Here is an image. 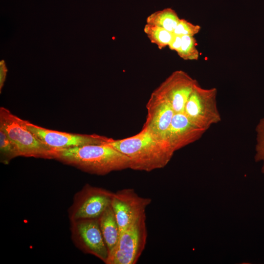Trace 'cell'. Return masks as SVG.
<instances>
[{
	"label": "cell",
	"instance_id": "3",
	"mask_svg": "<svg viewBox=\"0 0 264 264\" xmlns=\"http://www.w3.org/2000/svg\"><path fill=\"white\" fill-rule=\"evenodd\" d=\"M0 129L15 144L20 156L54 159V151L41 142L9 110L0 108Z\"/></svg>",
	"mask_w": 264,
	"mask_h": 264
},
{
	"label": "cell",
	"instance_id": "9",
	"mask_svg": "<svg viewBox=\"0 0 264 264\" xmlns=\"http://www.w3.org/2000/svg\"><path fill=\"white\" fill-rule=\"evenodd\" d=\"M151 201L150 198L139 196L132 188H125L114 193L111 206L120 232L145 214Z\"/></svg>",
	"mask_w": 264,
	"mask_h": 264
},
{
	"label": "cell",
	"instance_id": "7",
	"mask_svg": "<svg viewBox=\"0 0 264 264\" xmlns=\"http://www.w3.org/2000/svg\"><path fill=\"white\" fill-rule=\"evenodd\" d=\"M70 222L71 238L76 247L106 264L109 252L100 230L99 218Z\"/></svg>",
	"mask_w": 264,
	"mask_h": 264
},
{
	"label": "cell",
	"instance_id": "15",
	"mask_svg": "<svg viewBox=\"0 0 264 264\" xmlns=\"http://www.w3.org/2000/svg\"><path fill=\"white\" fill-rule=\"evenodd\" d=\"M144 32L151 42L155 44L159 49L168 46L173 36V33L164 28L146 23Z\"/></svg>",
	"mask_w": 264,
	"mask_h": 264
},
{
	"label": "cell",
	"instance_id": "14",
	"mask_svg": "<svg viewBox=\"0 0 264 264\" xmlns=\"http://www.w3.org/2000/svg\"><path fill=\"white\" fill-rule=\"evenodd\" d=\"M180 20L174 10L167 8L150 15L147 18L146 22L173 32Z\"/></svg>",
	"mask_w": 264,
	"mask_h": 264
},
{
	"label": "cell",
	"instance_id": "16",
	"mask_svg": "<svg viewBox=\"0 0 264 264\" xmlns=\"http://www.w3.org/2000/svg\"><path fill=\"white\" fill-rule=\"evenodd\" d=\"M0 162L8 164L16 157L19 156V151L7 134L0 129Z\"/></svg>",
	"mask_w": 264,
	"mask_h": 264
},
{
	"label": "cell",
	"instance_id": "8",
	"mask_svg": "<svg viewBox=\"0 0 264 264\" xmlns=\"http://www.w3.org/2000/svg\"><path fill=\"white\" fill-rule=\"evenodd\" d=\"M22 123L53 150L90 144H105L112 138L95 134H82L51 130L20 118Z\"/></svg>",
	"mask_w": 264,
	"mask_h": 264
},
{
	"label": "cell",
	"instance_id": "6",
	"mask_svg": "<svg viewBox=\"0 0 264 264\" xmlns=\"http://www.w3.org/2000/svg\"><path fill=\"white\" fill-rule=\"evenodd\" d=\"M114 193L86 184L74 195L68 210L70 221L98 218L111 205Z\"/></svg>",
	"mask_w": 264,
	"mask_h": 264
},
{
	"label": "cell",
	"instance_id": "17",
	"mask_svg": "<svg viewBox=\"0 0 264 264\" xmlns=\"http://www.w3.org/2000/svg\"><path fill=\"white\" fill-rule=\"evenodd\" d=\"M184 60H198L199 53L196 47V40L194 36H182V44L177 52Z\"/></svg>",
	"mask_w": 264,
	"mask_h": 264
},
{
	"label": "cell",
	"instance_id": "19",
	"mask_svg": "<svg viewBox=\"0 0 264 264\" xmlns=\"http://www.w3.org/2000/svg\"><path fill=\"white\" fill-rule=\"evenodd\" d=\"M200 29L198 25L194 24L184 19H180L173 33L180 36H194L200 31Z\"/></svg>",
	"mask_w": 264,
	"mask_h": 264
},
{
	"label": "cell",
	"instance_id": "5",
	"mask_svg": "<svg viewBox=\"0 0 264 264\" xmlns=\"http://www.w3.org/2000/svg\"><path fill=\"white\" fill-rule=\"evenodd\" d=\"M217 89L198 84L189 97L183 112L194 123L207 131L221 121L217 103Z\"/></svg>",
	"mask_w": 264,
	"mask_h": 264
},
{
	"label": "cell",
	"instance_id": "4",
	"mask_svg": "<svg viewBox=\"0 0 264 264\" xmlns=\"http://www.w3.org/2000/svg\"><path fill=\"white\" fill-rule=\"evenodd\" d=\"M146 214L120 232L118 240L109 252L106 264H135L144 250L148 236Z\"/></svg>",
	"mask_w": 264,
	"mask_h": 264
},
{
	"label": "cell",
	"instance_id": "1",
	"mask_svg": "<svg viewBox=\"0 0 264 264\" xmlns=\"http://www.w3.org/2000/svg\"><path fill=\"white\" fill-rule=\"evenodd\" d=\"M128 157L130 169L150 172L166 166L175 152L168 142L145 130L131 137L106 143Z\"/></svg>",
	"mask_w": 264,
	"mask_h": 264
},
{
	"label": "cell",
	"instance_id": "13",
	"mask_svg": "<svg viewBox=\"0 0 264 264\" xmlns=\"http://www.w3.org/2000/svg\"><path fill=\"white\" fill-rule=\"evenodd\" d=\"M100 230L109 252L116 245L120 235V230L114 212L109 206L99 217Z\"/></svg>",
	"mask_w": 264,
	"mask_h": 264
},
{
	"label": "cell",
	"instance_id": "2",
	"mask_svg": "<svg viewBox=\"0 0 264 264\" xmlns=\"http://www.w3.org/2000/svg\"><path fill=\"white\" fill-rule=\"evenodd\" d=\"M53 151L54 159L91 174L103 176L130 167L127 156L106 144Z\"/></svg>",
	"mask_w": 264,
	"mask_h": 264
},
{
	"label": "cell",
	"instance_id": "21",
	"mask_svg": "<svg viewBox=\"0 0 264 264\" xmlns=\"http://www.w3.org/2000/svg\"><path fill=\"white\" fill-rule=\"evenodd\" d=\"M7 73V68L3 61H1L0 63V90L3 87Z\"/></svg>",
	"mask_w": 264,
	"mask_h": 264
},
{
	"label": "cell",
	"instance_id": "10",
	"mask_svg": "<svg viewBox=\"0 0 264 264\" xmlns=\"http://www.w3.org/2000/svg\"><path fill=\"white\" fill-rule=\"evenodd\" d=\"M198 81L186 72H173L154 91L165 98L175 113L183 112L185 104Z\"/></svg>",
	"mask_w": 264,
	"mask_h": 264
},
{
	"label": "cell",
	"instance_id": "12",
	"mask_svg": "<svg viewBox=\"0 0 264 264\" xmlns=\"http://www.w3.org/2000/svg\"><path fill=\"white\" fill-rule=\"evenodd\" d=\"M206 131L191 121L184 112L175 113L166 140L175 152L199 140Z\"/></svg>",
	"mask_w": 264,
	"mask_h": 264
},
{
	"label": "cell",
	"instance_id": "11",
	"mask_svg": "<svg viewBox=\"0 0 264 264\" xmlns=\"http://www.w3.org/2000/svg\"><path fill=\"white\" fill-rule=\"evenodd\" d=\"M147 114L142 130L166 141L167 131L175 112L170 103L154 91L146 104Z\"/></svg>",
	"mask_w": 264,
	"mask_h": 264
},
{
	"label": "cell",
	"instance_id": "20",
	"mask_svg": "<svg viewBox=\"0 0 264 264\" xmlns=\"http://www.w3.org/2000/svg\"><path fill=\"white\" fill-rule=\"evenodd\" d=\"M181 44L182 36L173 33L172 39L168 45L169 48L177 52L181 47Z\"/></svg>",
	"mask_w": 264,
	"mask_h": 264
},
{
	"label": "cell",
	"instance_id": "18",
	"mask_svg": "<svg viewBox=\"0 0 264 264\" xmlns=\"http://www.w3.org/2000/svg\"><path fill=\"white\" fill-rule=\"evenodd\" d=\"M255 132L256 137L254 159L256 162H262L261 172L264 174V118L259 121Z\"/></svg>",
	"mask_w": 264,
	"mask_h": 264
}]
</instances>
